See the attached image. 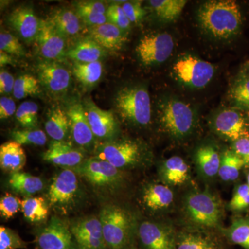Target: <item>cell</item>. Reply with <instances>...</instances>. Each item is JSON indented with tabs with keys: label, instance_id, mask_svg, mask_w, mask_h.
I'll return each instance as SVG.
<instances>
[{
	"label": "cell",
	"instance_id": "40",
	"mask_svg": "<svg viewBox=\"0 0 249 249\" xmlns=\"http://www.w3.org/2000/svg\"><path fill=\"white\" fill-rule=\"evenodd\" d=\"M0 51L18 57L26 55V51L17 37L3 31L0 34Z\"/></svg>",
	"mask_w": 249,
	"mask_h": 249
},
{
	"label": "cell",
	"instance_id": "55",
	"mask_svg": "<svg viewBox=\"0 0 249 249\" xmlns=\"http://www.w3.org/2000/svg\"><path fill=\"white\" fill-rule=\"evenodd\" d=\"M248 119H247V121H248L249 124V111H248Z\"/></svg>",
	"mask_w": 249,
	"mask_h": 249
},
{
	"label": "cell",
	"instance_id": "18",
	"mask_svg": "<svg viewBox=\"0 0 249 249\" xmlns=\"http://www.w3.org/2000/svg\"><path fill=\"white\" fill-rule=\"evenodd\" d=\"M39 82L53 93H62L70 87L71 76L66 68L51 62H41L37 65Z\"/></svg>",
	"mask_w": 249,
	"mask_h": 249
},
{
	"label": "cell",
	"instance_id": "2",
	"mask_svg": "<svg viewBox=\"0 0 249 249\" xmlns=\"http://www.w3.org/2000/svg\"><path fill=\"white\" fill-rule=\"evenodd\" d=\"M116 111L123 120L135 124L147 125L151 120V101L146 88L129 86L121 88L114 98Z\"/></svg>",
	"mask_w": 249,
	"mask_h": 249
},
{
	"label": "cell",
	"instance_id": "41",
	"mask_svg": "<svg viewBox=\"0 0 249 249\" xmlns=\"http://www.w3.org/2000/svg\"><path fill=\"white\" fill-rule=\"evenodd\" d=\"M27 247L17 232L9 228L0 227V249H19Z\"/></svg>",
	"mask_w": 249,
	"mask_h": 249
},
{
	"label": "cell",
	"instance_id": "45",
	"mask_svg": "<svg viewBox=\"0 0 249 249\" xmlns=\"http://www.w3.org/2000/svg\"><path fill=\"white\" fill-rule=\"evenodd\" d=\"M76 8V14L80 19H82L85 24H88V26H90L91 27L101 25V24L108 22L106 15L90 11V10L82 7L81 6L77 4Z\"/></svg>",
	"mask_w": 249,
	"mask_h": 249
},
{
	"label": "cell",
	"instance_id": "47",
	"mask_svg": "<svg viewBox=\"0 0 249 249\" xmlns=\"http://www.w3.org/2000/svg\"><path fill=\"white\" fill-rule=\"evenodd\" d=\"M232 150L249 166V138H242L233 142Z\"/></svg>",
	"mask_w": 249,
	"mask_h": 249
},
{
	"label": "cell",
	"instance_id": "32",
	"mask_svg": "<svg viewBox=\"0 0 249 249\" xmlns=\"http://www.w3.org/2000/svg\"><path fill=\"white\" fill-rule=\"evenodd\" d=\"M245 166L243 160L233 150H226L221 157L219 175L224 181H234L240 176L242 168Z\"/></svg>",
	"mask_w": 249,
	"mask_h": 249
},
{
	"label": "cell",
	"instance_id": "46",
	"mask_svg": "<svg viewBox=\"0 0 249 249\" xmlns=\"http://www.w3.org/2000/svg\"><path fill=\"white\" fill-rule=\"evenodd\" d=\"M121 6L131 23L140 22L146 15L140 1H124Z\"/></svg>",
	"mask_w": 249,
	"mask_h": 249
},
{
	"label": "cell",
	"instance_id": "33",
	"mask_svg": "<svg viewBox=\"0 0 249 249\" xmlns=\"http://www.w3.org/2000/svg\"><path fill=\"white\" fill-rule=\"evenodd\" d=\"M157 17L166 22L175 20L182 13L185 0H151L149 1Z\"/></svg>",
	"mask_w": 249,
	"mask_h": 249
},
{
	"label": "cell",
	"instance_id": "10",
	"mask_svg": "<svg viewBox=\"0 0 249 249\" xmlns=\"http://www.w3.org/2000/svg\"><path fill=\"white\" fill-rule=\"evenodd\" d=\"M76 173L73 170H62L53 178L49 186V204L58 210L68 209L74 204L79 193V183Z\"/></svg>",
	"mask_w": 249,
	"mask_h": 249
},
{
	"label": "cell",
	"instance_id": "20",
	"mask_svg": "<svg viewBox=\"0 0 249 249\" xmlns=\"http://www.w3.org/2000/svg\"><path fill=\"white\" fill-rule=\"evenodd\" d=\"M7 21L23 40L27 42L36 40L40 29V21L31 8H17L8 16Z\"/></svg>",
	"mask_w": 249,
	"mask_h": 249
},
{
	"label": "cell",
	"instance_id": "28",
	"mask_svg": "<svg viewBox=\"0 0 249 249\" xmlns=\"http://www.w3.org/2000/svg\"><path fill=\"white\" fill-rule=\"evenodd\" d=\"M45 129L53 141H65L70 130V121L67 111L60 107L52 109L46 121Z\"/></svg>",
	"mask_w": 249,
	"mask_h": 249
},
{
	"label": "cell",
	"instance_id": "34",
	"mask_svg": "<svg viewBox=\"0 0 249 249\" xmlns=\"http://www.w3.org/2000/svg\"><path fill=\"white\" fill-rule=\"evenodd\" d=\"M73 75L85 87H92L96 84L103 74L102 64L100 61L80 63L74 62Z\"/></svg>",
	"mask_w": 249,
	"mask_h": 249
},
{
	"label": "cell",
	"instance_id": "5",
	"mask_svg": "<svg viewBox=\"0 0 249 249\" xmlns=\"http://www.w3.org/2000/svg\"><path fill=\"white\" fill-rule=\"evenodd\" d=\"M94 153L95 157L109 162L121 170L142 164L145 155L142 145L131 139L101 142L96 146Z\"/></svg>",
	"mask_w": 249,
	"mask_h": 249
},
{
	"label": "cell",
	"instance_id": "13",
	"mask_svg": "<svg viewBox=\"0 0 249 249\" xmlns=\"http://www.w3.org/2000/svg\"><path fill=\"white\" fill-rule=\"evenodd\" d=\"M70 227L60 218L53 216L37 235L40 249H76Z\"/></svg>",
	"mask_w": 249,
	"mask_h": 249
},
{
	"label": "cell",
	"instance_id": "25",
	"mask_svg": "<svg viewBox=\"0 0 249 249\" xmlns=\"http://www.w3.org/2000/svg\"><path fill=\"white\" fill-rule=\"evenodd\" d=\"M106 50L91 37L82 39L66 52V55L73 61L80 63L99 61Z\"/></svg>",
	"mask_w": 249,
	"mask_h": 249
},
{
	"label": "cell",
	"instance_id": "44",
	"mask_svg": "<svg viewBox=\"0 0 249 249\" xmlns=\"http://www.w3.org/2000/svg\"><path fill=\"white\" fill-rule=\"evenodd\" d=\"M22 209V201L17 196L6 194L0 200V214L5 219L14 217L19 210Z\"/></svg>",
	"mask_w": 249,
	"mask_h": 249
},
{
	"label": "cell",
	"instance_id": "17",
	"mask_svg": "<svg viewBox=\"0 0 249 249\" xmlns=\"http://www.w3.org/2000/svg\"><path fill=\"white\" fill-rule=\"evenodd\" d=\"M42 159L53 164L69 168H76L85 160L84 152L75 148L70 142L53 141L42 155Z\"/></svg>",
	"mask_w": 249,
	"mask_h": 249
},
{
	"label": "cell",
	"instance_id": "53",
	"mask_svg": "<svg viewBox=\"0 0 249 249\" xmlns=\"http://www.w3.org/2000/svg\"><path fill=\"white\" fill-rule=\"evenodd\" d=\"M124 249H139L136 248V247H132V246L129 245V246H128V247H126V248Z\"/></svg>",
	"mask_w": 249,
	"mask_h": 249
},
{
	"label": "cell",
	"instance_id": "22",
	"mask_svg": "<svg viewBox=\"0 0 249 249\" xmlns=\"http://www.w3.org/2000/svg\"><path fill=\"white\" fill-rule=\"evenodd\" d=\"M160 176L168 186H180L189 179L190 168L181 157L173 156L162 163Z\"/></svg>",
	"mask_w": 249,
	"mask_h": 249
},
{
	"label": "cell",
	"instance_id": "11",
	"mask_svg": "<svg viewBox=\"0 0 249 249\" xmlns=\"http://www.w3.org/2000/svg\"><path fill=\"white\" fill-rule=\"evenodd\" d=\"M70 230L78 249L107 248L99 218L95 216L80 218L72 223Z\"/></svg>",
	"mask_w": 249,
	"mask_h": 249
},
{
	"label": "cell",
	"instance_id": "36",
	"mask_svg": "<svg viewBox=\"0 0 249 249\" xmlns=\"http://www.w3.org/2000/svg\"><path fill=\"white\" fill-rule=\"evenodd\" d=\"M16 120L24 128L36 129L38 124V106L33 101H25L18 107Z\"/></svg>",
	"mask_w": 249,
	"mask_h": 249
},
{
	"label": "cell",
	"instance_id": "49",
	"mask_svg": "<svg viewBox=\"0 0 249 249\" xmlns=\"http://www.w3.org/2000/svg\"><path fill=\"white\" fill-rule=\"evenodd\" d=\"M15 81L14 76L9 72L1 70L0 72V93L9 94L14 91Z\"/></svg>",
	"mask_w": 249,
	"mask_h": 249
},
{
	"label": "cell",
	"instance_id": "12",
	"mask_svg": "<svg viewBox=\"0 0 249 249\" xmlns=\"http://www.w3.org/2000/svg\"><path fill=\"white\" fill-rule=\"evenodd\" d=\"M138 235L143 249H176L177 235L170 226L144 221L139 226Z\"/></svg>",
	"mask_w": 249,
	"mask_h": 249
},
{
	"label": "cell",
	"instance_id": "42",
	"mask_svg": "<svg viewBox=\"0 0 249 249\" xmlns=\"http://www.w3.org/2000/svg\"><path fill=\"white\" fill-rule=\"evenodd\" d=\"M229 209L233 211H242L249 208V188L247 183L239 185L235 188Z\"/></svg>",
	"mask_w": 249,
	"mask_h": 249
},
{
	"label": "cell",
	"instance_id": "1",
	"mask_svg": "<svg viewBox=\"0 0 249 249\" xmlns=\"http://www.w3.org/2000/svg\"><path fill=\"white\" fill-rule=\"evenodd\" d=\"M201 28L214 38L226 40L237 35L243 23L240 6L232 0H213L198 11Z\"/></svg>",
	"mask_w": 249,
	"mask_h": 249
},
{
	"label": "cell",
	"instance_id": "37",
	"mask_svg": "<svg viewBox=\"0 0 249 249\" xmlns=\"http://www.w3.org/2000/svg\"><path fill=\"white\" fill-rule=\"evenodd\" d=\"M230 93L237 107L249 111V76L245 72L236 80Z\"/></svg>",
	"mask_w": 249,
	"mask_h": 249
},
{
	"label": "cell",
	"instance_id": "29",
	"mask_svg": "<svg viewBox=\"0 0 249 249\" xmlns=\"http://www.w3.org/2000/svg\"><path fill=\"white\" fill-rule=\"evenodd\" d=\"M9 183L14 191L25 196H33L44 188L43 181L40 178L22 172L11 174Z\"/></svg>",
	"mask_w": 249,
	"mask_h": 249
},
{
	"label": "cell",
	"instance_id": "51",
	"mask_svg": "<svg viewBox=\"0 0 249 249\" xmlns=\"http://www.w3.org/2000/svg\"><path fill=\"white\" fill-rule=\"evenodd\" d=\"M7 65H14L12 57L9 53L0 51V65L3 67Z\"/></svg>",
	"mask_w": 249,
	"mask_h": 249
},
{
	"label": "cell",
	"instance_id": "52",
	"mask_svg": "<svg viewBox=\"0 0 249 249\" xmlns=\"http://www.w3.org/2000/svg\"><path fill=\"white\" fill-rule=\"evenodd\" d=\"M247 186H248L249 188V173L247 174Z\"/></svg>",
	"mask_w": 249,
	"mask_h": 249
},
{
	"label": "cell",
	"instance_id": "9",
	"mask_svg": "<svg viewBox=\"0 0 249 249\" xmlns=\"http://www.w3.org/2000/svg\"><path fill=\"white\" fill-rule=\"evenodd\" d=\"M173 37L168 33L145 35L136 47L139 60L145 66L159 65L166 61L174 49Z\"/></svg>",
	"mask_w": 249,
	"mask_h": 249
},
{
	"label": "cell",
	"instance_id": "7",
	"mask_svg": "<svg viewBox=\"0 0 249 249\" xmlns=\"http://www.w3.org/2000/svg\"><path fill=\"white\" fill-rule=\"evenodd\" d=\"M75 169L78 175L93 186L103 189L115 190L124 182L122 170L97 157L85 160Z\"/></svg>",
	"mask_w": 249,
	"mask_h": 249
},
{
	"label": "cell",
	"instance_id": "3",
	"mask_svg": "<svg viewBox=\"0 0 249 249\" xmlns=\"http://www.w3.org/2000/svg\"><path fill=\"white\" fill-rule=\"evenodd\" d=\"M99 219L108 248L124 249L129 246L134 222L127 210L116 205H107L101 210Z\"/></svg>",
	"mask_w": 249,
	"mask_h": 249
},
{
	"label": "cell",
	"instance_id": "19",
	"mask_svg": "<svg viewBox=\"0 0 249 249\" xmlns=\"http://www.w3.org/2000/svg\"><path fill=\"white\" fill-rule=\"evenodd\" d=\"M66 111L70 119V130L73 141L80 147L91 146L95 137L90 127L83 104L73 103L69 106Z\"/></svg>",
	"mask_w": 249,
	"mask_h": 249
},
{
	"label": "cell",
	"instance_id": "4",
	"mask_svg": "<svg viewBox=\"0 0 249 249\" xmlns=\"http://www.w3.org/2000/svg\"><path fill=\"white\" fill-rule=\"evenodd\" d=\"M184 206L188 217L199 227L216 228L222 222V204L217 196L211 192H190L185 196Z\"/></svg>",
	"mask_w": 249,
	"mask_h": 249
},
{
	"label": "cell",
	"instance_id": "39",
	"mask_svg": "<svg viewBox=\"0 0 249 249\" xmlns=\"http://www.w3.org/2000/svg\"><path fill=\"white\" fill-rule=\"evenodd\" d=\"M11 137L14 142L22 145H45L47 142V135L40 129L14 130L11 132Z\"/></svg>",
	"mask_w": 249,
	"mask_h": 249
},
{
	"label": "cell",
	"instance_id": "26",
	"mask_svg": "<svg viewBox=\"0 0 249 249\" xmlns=\"http://www.w3.org/2000/svg\"><path fill=\"white\" fill-rule=\"evenodd\" d=\"M221 157L215 147L209 145L199 147L195 155L199 172L207 178H214L219 173Z\"/></svg>",
	"mask_w": 249,
	"mask_h": 249
},
{
	"label": "cell",
	"instance_id": "30",
	"mask_svg": "<svg viewBox=\"0 0 249 249\" xmlns=\"http://www.w3.org/2000/svg\"><path fill=\"white\" fill-rule=\"evenodd\" d=\"M217 241L204 234L183 232L177 235L176 249H220Z\"/></svg>",
	"mask_w": 249,
	"mask_h": 249
},
{
	"label": "cell",
	"instance_id": "8",
	"mask_svg": "<svg viewBox=\"0 0 249 249\" xmlns=\"http://www.w3.org/2000/svg\"><path fill=\"white\" fill-rule=\"evenodd\" d=\"M173 71L185 85L199 89L209 84L213 78L215 70L211 62L188 55L175 62Z\"/></svg>",
	"mask_w": 249,
	"mask_h": 249
},
{
	"label": "cell",
	"instance_id": "14",
	"mask_svg": "<svg viewBox=\"0 0 249 249\" xmlns=\"http://www.w3.org/2000/svg\"><path fill=\"white\" fill-rule=\"evenodd\" d=\"M83 106L94 137L108 141L114 138L118 124L112 111L101 109L89 98L85 100Z\"/></svg>",
	"mask_w": 249,
	"mask_h": 249
},
{
	"label": "cell",
	"instance_id": "27",
	"mask_svg": "<svg viewBox=\"0 0 249 249\" xmlns=\"http://www.w3.org/2000/svg\"><path fill=\"white\" fill-rule=\"evenodd\" d=\"M80 18L70 9H60L54 11L48 20L64 37L74 36L81 30Z\"/></svg>",
	"mask_w": 249,
	"mask_h": 249
},
{
	"label": "cell",
	"instance_id": "35",
	"mask_svg": "<svg viewBox=\"0 0 249 249\" xmlns=\"http://www.w3.org/2000/svg\"><path fill=\"white\" fill-rule=\"evenodd\" d=\"M24 217L30 222H40L45 220L49 214V207L42 196L29 197L22 201Z\"/></svg>",
	"mask_w": 249,
	"mask_h": 249
},
{
	"label": "cell",
	"instance_id": "16",
	"mask_svg": "<svg viewBox=\"0 0 249 249\" xmlns=\"http://www.w3.org/2000/svg\"><path fill=\"white\" fill-rule=\"evenodd\" d=\"M36 40L40 55L47 60H59L66 54L65 37L48 19L40 20V29Z\"/></svg>",
	"mask_w": 249,
	"mask_h": 249
},
{
	"label": "cell",
	"instance_id": "43",
	"mask_svg": "<svg viewBox=\"0 0 249 249\" xmlns=\"http://www.w3.org/2000/svg\"><path fill=\"white\" fill-rule=\"evenodd\" d=\"M108 22L114 24L122 31L127 30L130 27L131 22L124 14L122 6L119 4L109 5L106 13Z\"/></svg>",
	"mask_w": 249,
	"mask_h": 249
},
{
	"label": "cell",
	"instance_id": "50",
	"mask_svg": "<svg viewBox=\"0 0 249 249\" xmlns=\"http://www.w3.org/2000/svg\"><path fill=\"white\" fill-rule=\"evenodd\" d=\"M77 4L80 5L85 9L90 10V11L99 13V14L106 15V13H107V8H106V5L102 1H81L77 3Z\"/></svg>",
	"mask_w": 249,
	"mask_h": 249
},
{
	"label": "cell",
	"instance_id": "15",
	"mask_svg": "<svg viewBox=\"0 0 249 249\" xmlns=\"http://www.w3.org/2000/svg\"><path fill=\"white\" fill-rule=\"evenodd\" d=\"M214 128L218 134L233 142L242 138H249L248 121L236 109L220 111L214 119Z\"/></svg>",
	"mask_w": 249,
	"mask_h": 249
},
{
	"label": "cell",
	"instance_id": "21",
	"mask_svg": "<svg viewBox=\"0 0 249 249\" xmlns=\"http://www.w3.org/2000/svg\"><path fill=\"white\" fill-rule=\"evenodd\" d=\"M89 36L105 50L111 52L121 50L127 40L124 31L109 22L90 27Z\"/></svg>",
	"mask_w": 249,
	"mask_h": 249
},
{
	"label": "cell",
	"instance_id": "31",
	"mask_svg": "<svg viewBox=\"0 0 249 249\" xmlns=\"http://www.w3.org/2000/svg\"><path fill=\"white\" fill-rule=\"evenodd\" d=\"M222 232L231 243L249 249V216L235 218Z\"/></svg>",
	"mask_w": 249,
	"mask_h": 249
},
{
	"label": "cell",
	"instance_id": "54",
	"mask_svg": "<svg viewBox=\"0 0 249 249\" xmlns=\"http://www.w3.org/2000/svg\"><path fill=\"white\" fill-rule=\"evenodd\" d=\"M246 73H247V75H249V63L248 64V67H247V71L245 72Z\"/></svg>",
	"mask_w": 249,
	"mask_h": 249
},
{
	"label": "cell",
	"instance_id": "38",
	"mask_svg": "<svg viewBox=\"0 0 249 249\" xmlns=\"http://www.w3.org/2000/svg\"><path fill=\"white\" fill-rule=\"evenodd\" d=\"M39 80L31 75L25 74L18 77L15 81L14 97L18 100L23 99L29 96H34L40 92Z\"/></svg>",
	"mask_w": 249,
	"mask_h": 249
},
{
	"label": "cell",
	"instance_id": "48",
	"mask_svg": "<svg viewBox=\"0 0 249 249\" xmlns=\"http://www.w3.org/2000/svg\"><path fill=\"white\" fill-rule=\"evenodd\" d=\"M16 105L11 98L2 96L0 98V119H6L16 114Z\"/></svg>",
	"mask_w": 249,
	"mask_h": 249
},
{
	"label": "cell",
	"instance_id": "6",
	"mask_svg": "<svg viewBox=\"0 0 249 249\" xmlns=\"http://www.w3.org/2000/svg\"><path fill=\"white\" fill-rule=\"evenodd\" d=\"M160 121L163 129L175 139L185 138L195 124L194 112L189 105L177 99L165 101L160 108Z\"/></svg>",
	"mask_w": 249,
	"mask_h": 249
},
{
	"label": "cell",
	"instance_id": "23",
	"mask_svg": "<svg viewBox=\"0 0 249 249\" xmlns=\"http://www.w3.org/2000/svg\"><path fill=\"white\" fill-rule=\"evenodd\" d=\"M173 191L165 183H153L144 190L142 201L147 209L152 211L169 208L174 201Z\"/></svg>",
	"mask_w": 249,
	"mask_h": 249
},
{
	"label": "cell",
	"instance_id": "24",
	"mask_svg": "<svg viewBox=\"0 0 249 249\" xmlns=\"http://www.w3.org/2000/svg\"><path fill=\"white\" fill-rule=\"evenodd\" d=\"M27 163V155L22 145L12 141L0 146V166L10 173L20 172Z\"/></svg>",
	"mask_w": 249,
	"mask_h": 249
}]
</instances>
